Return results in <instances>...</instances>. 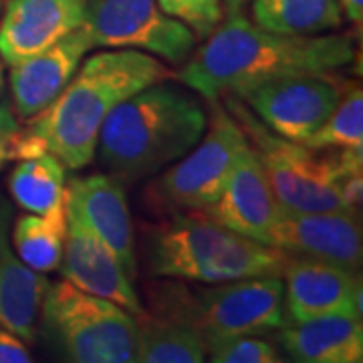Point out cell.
Instances as JSON below:
<instances>
[{"label":"cell","mask_w":363,"mask_h":363,"mask_svg":"<svg viewBox=\"0 0 363 363\" xmlns=\"http://www.w3.org/2000/svg\"><path fill=\"white\" fill-rule=\"evenodd\" d=\"M281 138L305 142L321 128L341 97L329 73H307L271 79L228 93Z\"/></svg>","instance_id":"obj_10"},{"label":"cell","mask_w":363,"mask_h":363,"mask_svg":"<svg viewBox=\"0 0 363 363\" xmlns=\"http://www.w3.org/2000/svg\"><path fill=\"white\" fill-rule=\"evenodd\" d=\"M250 21L272 33L313 37L343 25L337 0H252Z\"/></svg>","instance_id":"obj_21"},{"label":"cell","mask_w":363,"mask_h":363,"mask_svg":"<svg viewBox=\"0 0 363 363\" xmlns=\"http://www.w3.org/2000/svg\"><path fill=\"white\" fill-rule=\"evenodd\" d=\"M33 359L25 341L13 331L0 327V363H28Z\"/></svg>","instance_id":"obj_28"},{"label":"cell","mask_w":363,"mask_h":363,"mask_svg":"<svg viewBox=\"0 0 363 363\" xmlns=\"http://www.w3.org/2000/svg\"><path fill=\"white\" fill-rule=\"evenodd\" d=\"M67 208L113 250L125 272L135 279L138 259L123 184L105 174L71 178L67 180Z\"/></svg>","instance_id":"obj_15"},{"label":"cell","mask_w":363,"mask_h":363,"mask_svg":"<svg viewBox=\"0 0 363 363\" xmlns=\"http://www.w3.org/2000/svg\"><path fill=\"white\" fill-rule=\"evenodd\" d=\"M39 313L43 329L69 362H135L138 321L113 301L59 281L49 283Z\"/></svg>","instance_id":"obj_5"},{"label":"cell","mask_w":363,"mask_h":363,"mask_svg":"<svg viewBox=\"0 0 363 363\" xmlns=\"http://www.w3.org/2000/svg\"><path fill=\"white\" fill-rule=\"evenodd\" d=\"M67 234V200L47 214H23L14 222L13 247L18 259L33 271L59 269Z\"/></svg>","instance_id":"obj_23"},{"label":"cell","mask_w":363,"mask_h":363,"mask_svg":"<svg viewBox=\"0 0 363 363\" xmlns=\"http://www.w3.org/2000/svg\"><path fill=\"white\" fill-rule=\"evenodd\" d=\"M206 39L184 61L178 79L212 101L271 79L331 73L355 57L347 35H281L255 25L242 13L226 14Z\"/></svg>","instance_id":"obj_1"},{"label":"cell","mask_w":363,"mask_h":363,"mask_svg":"<svg viewBox=\"0 0 363 363\" xmlns=\"http://www.w3.org/2000/svg\"><path fill=\"white\" fill-rule=\"evenodd\" d=\"M13 208L0 198V327L33 341L49 281L18 259L11 240Z\"/></svg>","instance_id":"obj_19"},{"label":"cell","mask_w":363,"mask_h":363,"mask_svg":"<svg viewBox=\"0 0 363 363\" xmlns=\"http://www.w3.org/2000/svg\"><path fill=\"white\" fill-rule=\"evenodd\" d=\"M281 277L286 325L325 315L362 317V281L355 271L327 260L289 257Z\"/></svg>","instance_id":"obj_12"},{"label":"cell","mask_w":363,"mask_h":363,"mask_svg":"<svg viewBox=\"0 0 363 363\" xmlns=\"http://www.w3.org/2000/svg\"><path fill=\"white\" fill-rule=\"evenodd\" d=\"M14 202L30 214H47L67 200L65 164L51 152L21 160L9 178Z\"/></svg>","instance_id":"obj_22"},{"label":"cell","mask_w":363,"mask_h":363,"mask_svg":"<svg viewBox=\"0 0 363 363\" xmlns=\"http://www.w3.org/2000/svg\"><path fill=\"white\" fill-rule=\"evenodd\" d=\"M23 128L18 125L11 101H0V168L16 162V147Z\"/></svg>","instance_id":"obj_27"},{"label":"cell","mask_w":363,"mask_h":363,"mask_svg":"<svg viewBox=\"0 0 363 363\" xmlns=\"http://www.w3.org/2000/svg\"><path fill=\"white\" fill-rule=\"evenodd\" d=\"M2 83H4V81H2V65H0V91H2Z\"/></svg>","instance_id":"obj_31"},{"label":"cell","mask_w":363,"mask_h":363,"mask_svg":"<svg viewBox=\"0 0 363 363\" xmlns=\"http://www.w3.org/2000/svg\"><path fill=\"white\" fill-rule=\"evenodd\" d=\"M204 140L180 157L176 166L150 184L145 202L156 212L206 210L233 174L240 154L248 147L247 133L226 109L216 105Z\"/></svg>","instance_id":"obj_7"},{"label":"cell","mask_w":363,"mask_h":363,"mask_svg":"<svg viewBox=\"0 0 363 363\" xmlns=\"http://www.w3.org/2000/svg\"><path fill=\"white\" fill-rule=\"evenodd\" d=\"M226 107L257 152L279 206L293 212H353L339 194L327 156L271 131L233 95H226Z\"/></svg>","instance_id":"obj_6"},{"label":"cell","mask_w":363,"mask_h":363,"mask_svg":"<svg viewBox=\"0 0 363 363\" xmlns=\"http://www.w3.org/2000/svg\"><path fill=\"white\" fill-rule=\"evenodd\" d=\"M289 255L234 233L204 210L172 212L147 236V262L157 277L224 283L281 277Z\"/></svg>","instance_id":"obj_4"},{"label":"cell","mask_w":363,"mask_h":363,"mask_svg":"<svg viewBox=\"0 0 363 363\" xmlns=\"http://www.w3.org/2000/svg\"><path fill=\"white\" fill-rule=\"evenodd\" d=\"M210 362L214 363H279V351L259 335H234L208 345Z\"/></svg>","instance_id":"obj_25"},{"label":"cell","mask_w":363,"mask_h":363,"mask_svg":"<svg viewBox=\"0 0 363 363\" xmlns=\"http://www.w3.org/2000/svg\"><path fill=\"white\" fill-rule=\"evenodd\" d=\"M283 277H248L216 283L200 293L182 286V309L188 321L210 343L234 335H262L283 329Z\"/></svg>","instance_id":"obj_8"},{"label":"cell","mask_w":363,"mask_h":363,"mask_svg":"<svg viewBox=\"0 0 363 363\" xmlns=\"http://www.w3.org/2000/svg\"><path fill=\"white\" fill-rule=\"evenodd\" d=\"M83 26L95 47L154 52L174 65L194 52V33L157 0H85Z\"/></svg>","instance_id":"obj_9"},{"label":"cell","mask_w":363,"mask_h":363,"mask_svg":"<svg viewBox=\"0 0 363 363\" xmlns=\"http://www.w3.org/2000/svg\"><path fill=\"white\" fill-rule=\"evenodd\" d=\"M204 212L234 233L269 245L281 206L250 143L238 157L220 196Z\"/></svg>","instance_id":"obj_17"},{"label":"cell","mask_w":363,"mask_h":363,"mask_svg":"<svg viewBox=\"0 0 363 363\" xmlns=\"http://www.w3.org/2000/svg\"><path fill=\"white\" fill-rule=\"evenodd\" d=\"M168 69L138 49L101 51L89 57L63 93L28 119L25 130L65 168H85L95 157L97 138L107 116L133 93L168 77Z\"/></svg>","instance_id":"obj_2"},{"label":"cell","mask_w":363,"mask_h":363,"mask_svg":"<svg viewBox=\"0 0 363 363\" xmlns=\"http://www.w3.org/2000/svg\"><path fill=\"white\" fill-rule=\"evenodd\" d=\"M157 4L196 33V39H206L224 18L222 0H157Z\"/></svg>","instance_id":"obj_26"},{"label":"cell","mask_w":363,"mask_h":363,"mask_svg":"<svg viewBox=\"0 0 363 363\" xmlns=\"http://www.w3.org/2000/svg\"><path fill=\"white\" fill-rule=\"evenodd\" d=\"M206 125V111L196 97L154 83L107 116L95 152L101 166L119 178H147L186 156Z\"/></svg>","instance_id":"obj_3"},{"label":"cell","mask_w":363,"mask_h":363,"mask_svg":"<svg viewBox=\"0 0 363 363\" xmlns=\"http://www.w3.org/2000/svg\"><path fill=\"white\" fill-rule=\"evenodd\" d=\"M85 21V0H9L0 21V59L16 65L49 49Z\"/></svg>","instance_id":"obj_16"},{"label":"cell","mask_w":363,"mask_h":363,"mask_svg":"<svg viewBox=\"0 0 363 363\" xmlns=\"http://www.w3.org/2000/svg\"><path fill=\"white\" fill-rule=\"evenodd\" d=\"M279 343L298 363H359L363 325L355 315H325L283 327Z\"/></svg>","instance_id":"obj_20"},{"label":"cell","mask_w":363,"mask_h":363,"mask_svg":"<svg viewBox=\"0 0 363 363\" xmlns=\"http://www.w3.org/2000/svg\"><path fill=\"white\" fill-rule=\"evenodd\" d=\"M95 45L81 25L49 49L11 65V95L16 113L30 119L63 93L77 73L85 52Z\"/></svg>","instance_id":"obj_14"},{"label":"cell","mask_w":363,"mask_h":363,"mask_svg":"<svg viewBox=\"0 0 363 363\" xmlns=\"http://www.w3.org/2000/svg\"><path fill=\"white\" fill-rule=\"evenodd\" d=\"M341 4L343 14L350 18L353 25H362L363 21V0H337Z\"/></svg>","instance_id":"obj_29"},{"label":"cell","mask_w":363,"mask_h":363,"mask_svg":"<svg viewBox=\"0 0 363 363\" xmlns=\"http://www.w3.org/2000/svg\"><path fill=\"white\" fill-rule=\"evenodd\" d=\"M140 363H202L206 362V341L182 311L178 286L154 289L152 311L143 309L138 317Z\"/></svg>","instance_id":"obj_18"},{"label":"cell","mask_w":363,"mask_h":363,"mask_svg":"<svg viewBox=\"0 0 363 363\" xmlns=\"http://www.w3.org/2000/svg\"><path fill=\"white\" fill-rule=\"evenodd\" d=\"M248 0H222V11L226 14L242 13V9L247 6Z\"/></svg>","instance_id":"obj_30"},{"label":"cell","mask_w":363,"mask_h":363,"mask_svg":"<svg viewBox=\"0 0 363 363\" xmlns=\"http://www.w3.org/2000/svg\"><path fill=\"white\" fill-rule=\"evenodd\" d=\"M269 245L289 257L333 262L350 271L359 269L363 257L362 228L355 212H293L281 208L272 224Z\"/></svg>","instance_id":"obj_11"},{"label":"cell","mask_w":363,"mask_h":363,"mask_svg":"<svg viewBox=\"0 0 363 363\" xmlns=\"http://www.w3.org/2000/svg\"><path fill=\"white\" fill-rule=\"evenodd\" d=\"M61 272L71 285L97 297L109 298L138 317L143 311L142 298L133 289L113 250L105 245L85 222L67 208V234L61 257Z\"/></svg>","instance_id":"obj_13"},{"label":"cell","mask_w":363,"mask_h":363,"mask_svg":"<svg viewBox=\"0 0 363 363\" xmlns=\"http://www.w3.org/2000/svg\"><path fill=\"white\" fill-rule=\"evenodd\" d=\"M305 145L315 152L319 150H341V147H363V93L362 87H350L341 93L337 105L313 133Z\"/></svg>","instance_id":"obj_24"}]
</instances>
